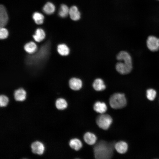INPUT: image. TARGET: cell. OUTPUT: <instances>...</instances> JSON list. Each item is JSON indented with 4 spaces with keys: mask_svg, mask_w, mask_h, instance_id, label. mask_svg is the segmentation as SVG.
<instances>
[{
    "mask_svg": "<svg viewBox=\"0 0 159 159\" xmlns=\"http://www.w3.org/2000/svg\"><path fill=\"white\" fill-rule=\"evenodd\" d=\"M115 144L113 143H109L102 140L98 142L94 148L95 158L98 159H109L113 155Z\"/></svg>",
    "mask_w": 159,
    "mask_h": 159,
    "instance_id": "6da1fadb",
    "label": "cell"
},
{
    "mask_svg": "<svg viewBox=\"0 0 159 159\" xmlns=\"http://www.w3.org/2000/svg\"><path fill=\"white\" fill-rule=\"evenodd\" d=\"M109 104L111 107L114 109H119L125 107L127 105V100L124 94H114L110 98Z\"/></svg>",
    "mask_w": 159,
    "mask_h": 159,
    "instance_id": "7a4b0ae2",
    "label": "cell"
},
{
    "mask_svg": "<svg viewBox=\"0 0 159 159\" xmlns=\"http://www.w3.org/2000/svg\"><path fill=\"white\" fill-rule=\"evenodd\" d=\"M96 122L99 127L103 130H107L111 124L112 119L109 115L102 114L97 117Z\"/></svg>",
    "mask_w": 159,
    "mask_h": 159,
    "instance_id": "3957f363",
    "label": "cell"
},
{
    "mask_svg": "<svg viewBox=\"0 0 159 159\" xmlns=\"http://www.w3.org/2000/svg\"><path fill=\"white\" fill-rule=\"evenodd\" d=\"M132 64L124 61L117 63L116 65V69L120 74H125L129 73L132 69Z\"/></svg>",
    "mask_w": 159,
    "mask_h": 159,
    "instance_id": "277c9868",
    "label": "cell"
},
{
    "mask_svg": "<svg viewBox=\"0 0 159 159\" xmlns=\"http://www.w3.org/2000/svg\"><path fill=\"white\" fill-rule=\"evenodd\" d=\"M147 45L151 51H156L159 49V39L152 36L148 37L147 40Z\"/></svg>",
    "mask_w": 159,
    "mask_h": 159,
    "instance_id": "5b68a950",
    "label": "cell"
},
{
    "mask_svg": "<svg viewBox=\"0 0 159 159\" xmlns=\"http://www.w3.org/2000/svg\"><path fill=\"white\" fill-rule=\"evenodd\" d=\"M26 92L22 87H20L15 90L14 92V97L15 100L18 101H22L26 99Z\"/></svg>",
    "mask_w": 159,
    "mask_h": 159,
    "instance_id": "8992f818",
    "label": "cell"
},
{
    "mask_svg": "<svg viewBox=\"0 0 159 159\" xmlns=\"http://www.w3.org/2000/svg\"><path fill=\"white\" fill-rule=\"evenodd\" d=\"M8 17L6 10L3 5L0 6V26L4 27L7 24Z\"/></svg>",
    "mask_w": 159,
    "mask_h": 159,
    "instance_id": "52a82bcc",
    "label": "cell"
},
{
    "mask_svg": "<svg viewBox=\"0 0 159 159\" xmlns=\"http://www.w3.org/2000/svg\"><path fill=\"white\" fill-rule=\"evenodd\" d=\"M31 148L33 153L39 155L42 154L44 150L43 144L38 141L33 143L31 144Z\"/></svg>",
    "mask_w": 159,
    "mask_h": 159,
    "instance_id": "ba28073f",
    "label": "cell"
},
{
    "mask_svg": "<svg viewBox=\"0 0 159 159\" xmlns=\"http://www.w3.org/2000/svg\"><path fill=\"white\" fill-rule=\"evenodd\" d=\"M69 83L70 88L74 90H80L82 86V82L81 80L76 78H71Z\"/></svg>",
    "mask_w": 159,
    "mask_h": 159,
    "instance_id": "9c48e42d",
    "label": "cell"
},
{
    "mask_svg": "<svg viewBox=\"0 0 159 159\" xmlns=\"http://www.w3.org/2000/svg\"><path fill=\"white\" fill-rule=\"evenodd\" d=\"M117 60L123 61L129 64H132V60L131 56L127 52L121 51L116 56Z\"/></svg>",
    "mask_w": 159,
    "mask_h": 159,
    "instance_id": "30bf717a",
    "label": "cell"
},
{
    "mask_svg": "<svg viewBox=\"0 0 159 159\" xmlns=\"http://www.w3.org/2000/svg\"><path fill=\"white\" fill-rule=\"evenodd\" d=\"M23 48L25 51L29 54H32L37 50V46L34 42L30 41L24 44Z\"/></svg>",
    "mask_w": 159,
    "mask_h": 159,
    "instance_id": "8fae6325",
    "label": "cell"
},
{
    "mask_svg": "<svg viewBox=\"0 0 159 159\" xmlns=\"http://www.w3.org/2000/svg\"><path fill=\"white\" fill-rule=\"evenodd\" d=\"M114 148L118 153L123 154L127 152L128 149V145L125 142L120 141L115 144Z\"/></svg>",
    "mask_w": 159,
    "mask_h": 159,
    "instance_id": "7c38bea8",
    "label": "cell"
},
{
    "mask_svg": "<svg viewBox=\"0 0 159 159\" xmlns=\"http://www.w3.org/2000/svg\"><path fill=\"white\" fill-rule=\"evenodd\" d=\"M69 15L73 20L77 21L80 18V13L77 6H73L69 9Z\"/></svg>",
    "mask_w": 159,
    "mask_h": 159,
    "instance_id": "4fadbf2b",
    "label": "cell"
},
{
    "mask_svg": "<svg viewBox=\"0 0 159 159\" xmlns=\"http://www.w3.org/2000/svg\"><path fill=\"white\" fill-rule=\"evenodd\" d=\"M46 34L44 31L41 28H38L36 30L33 38L35 41L40 42L45 38Z\"/></svg>",
    "mask_w": 159,
    "mask_h": 159,
    "instance_id": "5bb4252c",
    "label": "cell"
},
{
    "mask_svg": "<svg viewBox=\"0 0 159 159\" xmlns=\"http://www.w3.org/2000/svg\"><path fill=\"white\" fill-rule=\"evenodd\" d=\"M93 108L95 111L101 114L104 113L107 110V107L105 103L100 101L97 102L95 103Z\"/></svg>",
    "mask_w": 159,
    "mask_h": 159,
    "instance_id": "9a60e30c",
    "label": "cell"
},
{
    "mask_svg": "<svg viewBox=\"0 0 159 159\" xmlns=\"http://www.w3.org/2000/svg\"><path fill=\"white\" fill-rule=\"evenodd\" d=\"M83 138L86 143L90 145L94 144L97 140L95 135L89 132H87L84 134Z\"/></svg>",
    "mask_w": 159,
    "mask_h": 159,
    "instance_id": "2e32d148",
    "label": "cell"
},
{
    "mask_svg": "<svg viewBox=\"0 0 159 159\" xmlns=\"http://www.w3.org/2000/svg\"><path fill=\"white\" fill-rule=\"evenodd\" d=\"M92 86L93 88L97 91L103 90L106 88L103 80L100 78L95 79L93 83Z\"/></svg>",
    "mask_w": 159,
    "mask_h": 159,
    "instance_id": "e0dca14e",
    "label": "cell"
},
{
    "mask_svg": "<svg viewBox=\"0 0 159 159\" xmlns=\"http://www.w3.org/2000/svg\"><path fill=\"white\" fill-rule=\"evenodd\" d=\"M57 51L59 54L62 56H67L69 52V47L64 44H59L57 46Z\"/></svg>",
    "mask_w": 159,
    "mask_h": 159,
    "instance_id": "ac0fdd59",
    "label": "cell"
},
{
    "mask_svg": "<svg viewBox=\"0 0 159 159\" xmlns=\"http://www.w3.org/2000/svg\"><path fill=\"white\" fill-rule=\"evenodd\" d=\"M69 145L71 148L76 151L80 150L82 146L81 141L76 138L72 139L70 140Z\"/></svg>",
    "mask_w": 159,
    "mask_h": 159,
    "instance_id": "d6986e66",
    "label": "cell"
},
{
    "mask_svg": "<svg viewBox=\"0 0 159 159\" xmlns=\"http://www.w3.org/2000/svg\"><path fill=\"white\" fill-rule=\"evenodd\" d=\"M55 9L54 5L51 2L46 3L43 8L44 12L47 14L50 15L53 13Z\"/></svg>",
    "mask_w": 159,
    "mask_h": 159,
    "instance_id": "ffe728a7",
    "label": "cell"
},
{
    "mask_svg": "<svg viewBox=\"0 0 159 159\" xmlns=\"http://www.w3.org/2000/svg\"><path fill=\"white\" fill-rule=\"evenodd\" d=\"M55 105L57 109L60 110H63L67 108V104L64 99L60 98H58L56 100Z\"/></svg>",
    "mask_w": 159,
    "mask_h": 159,
    "instance_id": "44dd1931",
    "label": "cell"
},
{
    "mask_svg": "<svg viewBox=\"0 0 159 159\" xmlns=\"http://www.w3.org/2000/svg\"><path fill=\"white\" fill-rule=\"evenodd\" d=\"M69 9L66 5L62 4L58 12L59 15L62 18H65L69 14Z\"/></svg>",
    "mask_w": 159,
    "mask_h": 159,
    "instance_id": "7402d4cb",
    "label": "cell"
},
{
    "mask_svg": "<svg viewBox=\"0 0 159 159\" xmlns=\"http://www.w3.org/2000/svg\"><path fill=\"white\" fill-rule=\"evenodd\" d=\"M32 18L35 23L37 24H41L43 23L44 16L41 13L38 12L34 13L33 14Z\"/></svg>",
    "mask_w": 159,
    "mask_h": 159,
    "instance_id": "603a6c76",
    "label": "cell"
},
{
    "mask_svg": "<svg viewBox=\"0 0 159 159\" xmlns=\"http://www.w3.org/2000/svg\"><path fill=\"white\" fill-rule=\"evenodd\" d=\"M156 92L153 89H150L148 90L146 92V96L147 98L150 100H154L156 97Z\"/></svg>",
    "mask_w": 159,
    "mask_h": 159,
    "instance_id": "cb8c5ba5",
    "label": "cell"
},
{
    "mask_svg": "<svg viewBox=\"0 0 159 159\" xmlns=\"http://www.w3.org/2000/svg\"><path fill=\"white\" fill-rule=\"evenodd\" d=\"M8 35V31L4 27H0V39H4L7 38Z\"/></svg>",
    "mask_w": 159,
    "mask_h": 159,
    "instance_id": "d4e9b609",
    "label": "cell"
},
{
    "mask_svg": "<svg viewBox=\"0 0 159 159\" xmlns=\"http://www.w3.org/2000/svg\"><path fill=\"white\" fill-rule=\"evenodd\" d=\"M9 101L8 97L4 95H1L0 96V106L4 107L7 105Z\"/></svg>",
    "mask_w": 159,
    "mask_h": 159,
    "instance_id": "484cf974",
    "label": "cell"
},
{
    "mask_svg": "<svg viewBox=\"0 0 159 159\" xmlns=\"http://www.w3.org/2000/svg\"><path fill=\"white\" fill-rule=\"evenodd\" d=\"M158 0V1H159V0Z\"/></svg>",
    "mask_w": 159,
    "mask_h": 159,
    "instance_id": "4316f807",
    "label": "cell"
}]
</instances>
